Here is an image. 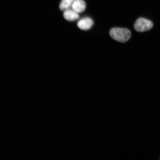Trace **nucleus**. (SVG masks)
Here are the masks:
<instances>
[{
	"label": "nucleus",
	"mask_w": 160,
	"mask_h": 160,
	"mask_svg": "<svg viewBox=\"0 0 160 160\" xmlns=\"http://www.w3.org/2000/svg\"><path fill=\"white\" fill-rule=\"evenodd\" d=\"M75 1V0H62L59 6L60 9L63 11L68 9L70 7H72Z\"/></svg>",
	"instance_id": "6"
},
{
	"label": "nucleus",
	"mask_w": 160,
	"mask_h": 160,
	"mask_svg": "<svg viewBox=\"0 0 160 160\" xmlns=\"http://www.w3.org/2000/svg\"><path fill=\"white\" fill-rule=\"evenodd\" d=\"M64 17L68 21H74L79 18L78 13L76 12L73 10L67 9L63 13Z\"/></svg>",
	"instance_id": "5"
},
{
	"label": "nucleus",
	"mask_w": 160,
	"mask_h": 160,
	"mask_svg": "<svg viewBox=\"0 0 160 160\" xmlns=\"http://www.w3.org/2000/svg\"><path fill=\"white\" fill-rule=\"evenodd\" d=\"M93 24V21L91 18H85L81 19L78 22V27L79 28L83 30H89Z\"/></svg>",
	"instance_id": "3"
},
{
	"label": "nucleus",
	"mask_w": 160,
	"mask_h": 160,
	"mask_svg": "<svg viewBox=\"0 0 160 160\" xmlns=\"http://www.w3.org/2000/svg\"><path fill=\"white\" fill-rule=\"evenodd\" d=\"M72 9L78 13L82 12L85 11L86 4L83 0H75L72 6Z\"/></svg>",
	"instance_id": "4"
},
{
	"label": "nucleus",
	"mask_w": 160,
	"mask_h": 160,
	"mask_svg": "<svg viewBox=\"0 0 160 160\" xmlns=\"http://www.w3.org/2000/svg\"><path fill=\"white\" fill-rule=\"evenodd\" d=\"M153 27V24L149 20L139 18L136 21L134 25V28L136 31L143 32L149 31Z\"/></svg>",
	"instance_id": "2"
},
{
	"label": "nucleus",
	"mask_w": 160,
	"mask_h": 160,
	"mask_svg": "<svg viewBox=\"0 0 160 160\" xmlns=\"http://www.w3.org/2000/svg\"><path fill=\"white\" fill-rule=\"evenodd\" d=\"M111 37L121 42H125L131 37V32L129 29L122 28H113L110 31Z\"/></svg>",
	"instance_id": "1"
}]
</instances>
